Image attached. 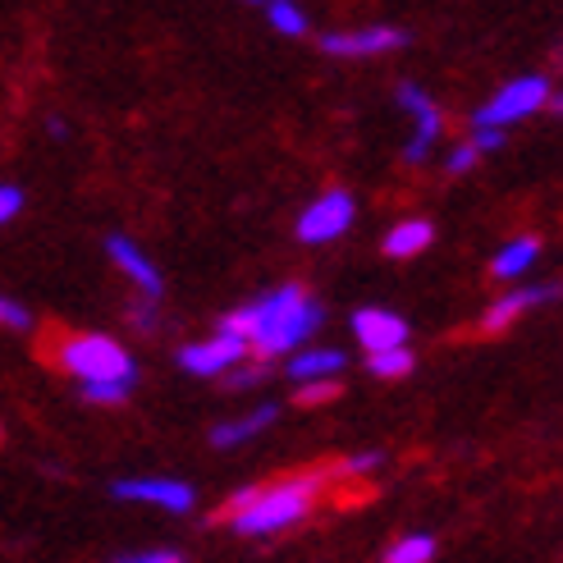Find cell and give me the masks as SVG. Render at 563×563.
I'll list each match as a JSON object with an SVG mask.
<instances>
[{"mask_svg": "<svg viewBox=\"0 0 563 563\" xmlns=\"http://www.w3.org/2000/svg\"><path fill=\"white\" fill-rule=\"evenodd\" d=\"M321 317L325 312L302 294V285H279L266 298L230 312L220 330L247 340V349H257V357H279V353H294L321 325Z\"/></svg>", "mask_w": 563, "mask_h": 563, "instance_id": "1", "label": "cell"}, {"mask_svg": "<svg viewBox=\"0 0 563 563\" xmlns=\"http://www.w3.org/2000/svg\"><path fill=\"white\" fill-rule=\"evenodd\" d=\"M321 486H325V472H307V476H289V482H279L271 490H257L239 514H230L234 531L239 537H275V531H285L298 518H307Z\"/></svg>", "mask_w": 563, "mask_h": 563, "instance_id": "2", "label": "cell"}, {"mask_svg": "<svg viewBox=\"0 0 563 563\" xmlns=\"http://www.w3.org/2000/svg\"><path fill=\"white\" fill-rule=\"evenodd\" d=\"M60 367L78 380H137V367L124 344L106 340V334H69V340L55 349Z\"/></svg>", "mask_w": 563, "mask_h": 563, "instance_id": "3", "label": "cell"}, {"mask_svg": "<svg viewBox=\"0 0 563 563\" xmlns=\"http://www.w3.org/2000/svg\"><path fill=\"white\" fill-rule=\"evenodd\" d=\"M550 101V82L541 74H522L514 82H504V88L476 110L472 124H514V120H527V115H537V110Z\"/></svg>", "mask_w": 563, "mask_h": 563, "instance_id": "4", "label": "cell"}, {"mask_svg": "<svg viewBox=\"0 0 563 563\" xmlns=\"http://www.w3.org/2000/svg\"><path fill=\"white\" fill-rule=\"evenodd\" d=\"M353 197L344 192V188H330L325 197H317L312 207L302 211V220H298V239L302 243H330V239H340L349 224H353Z\"/></svg>", "mask_w": 563, "mask_h": 563, "instance_id": "5", "label": "cell"}, {"mask_svg": "<svg viewBox=\"0 0 563 563\" xmlns=\"http://www.w3.org/2000/svg\"><path fill=\"white\" fill-rule=\"evenodd\" d=\"M243 353H247V340H239V334H230V330H220V334H211V340H202V344H188L179 353V367L192 372V376H220V372H230Z\"/></svg>", "mask_w": 563, "mask_h": 563, "instance_id": "6", "label": "cell"}, {"mask_svg": "<svg viewBox=\"0 0 563 563\" xmlns=\"http://www.w3.org/2000/svg\"><path fill=\"white\" fill-rule=\"evenodd\" d=\"M115 499H124V504H161V509H170V514H188L192 509V490L184 482H170V476H133V482H120Z\"/></svg>", "mask_w": 563, "mask_h": 563, "instance_id": "7", "label": "cell"}, {"mask_svg": "<svg viewBox=\"0 0 563 563\" xmlns=\"http://www.w3.org/2000/svg\"><path fill=\"white\" fill-rule=\"evenodd\" d=\"M399 106L408 110V115L417 120V137L408 143V161H427V152H431V143L440 137V129H444V120H440V106L421 92V88H412V82H404L399 88Z\"/></svg>", "mask_w": 563, "mask_h": 563, "instance_id": "8", "label": "cell"}, {"mask_svg": "<svg viewBox=\"0 0 563 563\" xmlns=\"http://www.w3.org/2000/svg\"><path fill=\"white\" fill-rule=\"evenodd\" d=\"M404 42L408 37L399 27H357V33H330L321 46L330 55H340V60H362V55H380V51H394Z\"/></svg>", "mask_w": 563, "mask_h": 563, "instance_id": "9", "label": "cell"}, {"mask_svg": "<svg viewBox=\"0 0 563 563\" xmlns=\"http://www.w3.org/2000/svg\"><path fill=\"white\" fill-rule=\"evenodd\" d=\"M353 334L362 340V349L376 353V349H389V344H408V325L404 317L385 312V307H362L353 317Z\"/></svg>", "mask_w": 563, "mask_h": 563, "instance_id": "10", "label": "cell"}, {"mask_svg": "<svg viewBox=\"0 0 563 563\" xmlns=\"http://www.w3.org/2000/svg\"><path fill=\"white\" fill-rule=\"evenodd\" d=\"M106 252H110V262H115L137 289H143L147 298H161V271L147 262V252L143 247H133L129 239H120V234H110V243H106Z\"/></svg>", "mask_w": 563, "mask_h": 563, "instance_id": "11", "label": "cell"}, {"mask_svg": "<svg viewBox=\"0 0 563 563\" xmlns=\"http://www.w3.org/2000/svg\"><path fill=\"white\" fill-rule=\"evenodd\" d=\"M559 289L554 285H537V289H518V294H509V298H495L490 307H486V317H482V330L486 334H504L509 330L527 307H537V302H545V298H554Z\"/></svg>", "mask_w": 563, "mask_h": 563, "instance_id": "12", "label": "cell"}, {"mask_svg": "<svg viewBox=\"0 0 563 563\" xmlns=\"http://www.w3.org/2000/svg\"><path fill=\"white\" fill-rule=\"evenodd\" d=\"M431 239H435V230L427 220H404V224H394V230L385 234V257L408 262V257H417V252H427Z\"/></svg>", "mask_w": 563, "mask_h": 563, "instance_id": "13", "label": "cell"}, {"mask_svg": "<svg viewBox=\"0 0 563 563\" xmlns=\"http://www.w3.org/2000/svg\"><path fill=\"white\" fill-rule=\"evenodd\" d=\"M275 421V408L266 404V408H257V412H247V417H239V421H220V427L211 431V444L216 449H230V444H243V440H252V435H262L266 427Z\"/></svg>", "mask_w": 563, "mask_h": 563, "instance_id": "14", "label": "cell"}, {"mask_svg": "<svg viewBox=\"0 0 563 563\" xmlns=\"http://www.w3.org/2000/svg\"><path fill=\"white\" fill-rule=\"evenodd\" d=\"M344 372V353L340 349H307L289 362V376L294 380H317V376H334Z\"/></svg>", "mask_w": 563, "mask_h": 563, "instance_id": "15", "label": "cell"}, {"mask_svg": "<svg viewBox=\"0 0 563 563\" xmlns=\"http://www.w3.org/2000/svg\"><path fill=\"white\" fill-rule=\"evenodd\" d=\"M537 257H541V243H537V239H514V243L495 257V266H490V271H495L499 279H518V275H522L531 262H537Z\"/></svg>", "mask_w": 563, "mask_h": 563, "instance_id": "16", "label": "cell"}, {"mask_svg": "<svg viewBox=\"0 0 563 563\" xmlns=\"http://www.w3.org/2000/svg\"><path fill=\"white\" fill-rule=\"evenodd\" d=\"M372 372H376V376H385V380L408 376V372H412V353H408V344L376 349V353H372Z\"/></svg>", "mask_w": 563, "mask_h": 563, "instance_id": "17", "label": "cell"}, {"mask_svg": "<svg viewBox=\"0 0 563 563\" xmlns=\"http://www.w3.org/2000/svg\"><path fill=\"white\" fill-rule=\"evenodd\" d=\"M266 14H271L275 33H285V37H302L307 33V19H302V10L294 5V0H271Z\"/></svg>", "mask_w": 563, "mask_h": 563, "instance_id": "18", "label": "cell"}, {"mask_svg": "<svg viewBox=\"0 0 563 563\" xmlns=\"http://www.w3.org/2000/svg\"><path fill=\"white\" fill-rule=\"evenodd\" d=\"M133 394V380H82V399L88 404H106V408H115L124 404Z\"/></svg>", "mask_w": 563, "mask_h": 563, "instance_id": "19", "label": "cell"}, {"mask_svg": "<svg viewBox=\"0 0 563 563\" xmlns=\"http://www.w3.org/2000/svg\"><path fill=\"white\" fill-rule=\"evenodd\" d=\"M435 554V541L431 537H421V531H417V537H404V541H394L389 545V563H427Z\"/></svg>", "mask_w": 563, "mask_h": 563, "instance_id": "20", "label": "cell"}, {"mask_svg": "<svg viewBox=\"0 0 563 563\" xmlns=\"http://www.w3.org/2000/svg\"><path fill=\"white\" fill-rule=\"evenodd\" d=\"M334 394H340V385H334V376H317V380H298V404L312 408V404H330Z\"/></svg>", "mask_w": 563, "mask_h": 563, "instance_id": "21", "label": "cell"}, {"mask_svg": "<svg viewBox=\"0 0 563 563\" xmlns=\"http://www.w3.org/2000/svg\"><path fill=\"white\" fill-rule=\"evenodd\" d=\"M0 325H5V330H33V312H27L23 302L0 294Z\"/></svg>", "mask_w": 563, "mask_h": 563, "instance_id": "22", "label": "cell"}, {"mask_svg": "<svg viewBox=\"0 0 563 563\" xmlns=\"http://www.w3.org/2000/svg\"><path fill=\"white\" fill-rule=\"evenodd\" d=\"M476 133H472V147L476 152H495L499 143H504V129L499 124H472Z\"/></svg>", "mask_w": 563, "mask_h": 563, "instance_id": "23", "label": "cell"}, {"mask_svg": "<svg viewBox=\"0 0 563 563\" xmlns=\"http://www.w3.org/2000/svg\"><path fill=\"white\" fill-rule=\"evenodd\" d=\"M19 211H23V192L10 188V184H0V224H10Z\"/></svg>", "mask_w": 563, "mask_h": 563, "instance_id": "24", "label": "cell"}, {"mask_svg": "<svg viewBox=\"0 0 563 563\" xmlns=\"http://www.w3.org/2000/svg\"><path fill=\"white\" fill-rule=\"evenodd\" d=\"M476 156H482V152H476L472 143L454 147V152H449V175H467V170H472V165H476Z\"/></svg>", "mask_w": 563, "mask_h": 563, "instance_id": "25", "label": "cell"}, {"mask_svg": "<svg viewBox=\"0 0 563 563\" xmlns=\"http://www.w3.org/2000/svg\"><path fill=\"white\" fill-rule=\"evenodd\" d=\"M376 467H380V454H357V459L344 463V476H367V472H376Z\"/></svg>", "mask_w": 563, "mask_h": 563, "instance_id": "26", "label": "cell"}, {"mask_svg": "<svg viewBox=\"0 0 563 563\" xmlns=\"http://www.w3.org/2000/svg\"><path fill=\"white\" fill-rule=\"evenodd\" d=\"M129 563H179L184 554H175V550H147V554H124Z\"/></svg>", "mask_w": 563, "mask_h": 563, "instance_id": "27", "label": "cell"}, {"mask_svg": "<svg viewBox=\"0 0 563 563\" xmlns=\"http://www.w3.org/2000/svg\"><path fill=\"white\" fill-rule=\"evenodd\" d=\"M133 325H156V312H152V298H147V307H133Z\"/></svg>", "mask_w": 563, "mask_h": 563, "instance_id": "28", "label": "cell"}]
</instances>
